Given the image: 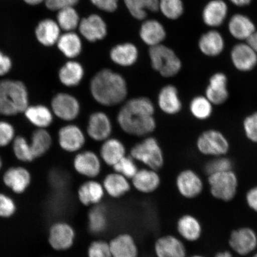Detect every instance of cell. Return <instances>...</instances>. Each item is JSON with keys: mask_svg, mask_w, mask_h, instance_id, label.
I'll list each match as a JSON object with an SVG mask.
<instances>
[{"mask_svg": "<svg viewBox=\"0 0 257 257\" xmlns=\"http://www.w3.org/2000/svg\"><path fill=\"white\" fill-rule=\"evenodd\" d=\"M138 50L136 46L130 43L118 45L111 51L112 62L123 67L133 65L138 59Z\"/></svg>", "mask_w": 257, "mask_h": 257, "instance_id": "obj_35", "label": "cell"}, {"mask_svg": "<svg viewBox=\"0 0 257 257\" xmlns=\"http://www.w3.org/2000/svg\"><path fill=\"white\" fill-rule=\"evenodd\" d=\"M73 167L79 175L87 179H95L101 174L102 162L98 154L92 150H84L76 153Z\"/></svg>", "mask_w": 257, "mask_h": 257, "instance_id": "obj_8", "label": "cell"}, {"mask_svg": "<svg viewBox=\"0 0 257 257\" xmlns=\"http://www.w3.org/2000/svg\"><path fill=\"white\" fill-rule=\"evenodd\" d=\"M58 47L67 57H76L82 50V43L78 35L72 32H67L60 35L57 41Z\"/></svg>", "mask_w": 257, "mask_h": 257, "instance_id": "obj_37", "label": "cell"}, {"mask_svg": "<svg viewBox=\"0 0 257 257\" xmlns=\"http://www.w3.org/2000/svg\"><path fill=\"white\" fill-rule=\"evenodd\" d=\"M132 186L143 194H151L156 192L162 184L159 171L150 168L139 169L131 180Z\"/></svg>", "mask_w": 257, "mask_h": 257, "instance_id": "obj_17", "label": "cell"}, {"mask_svg": "<svg viewBox=\"0 0 257 257\" xmlns=\"http://www.w3.org/2000/svg\"><path fill=\"white\" fill-rule=\"evenodd\" d=\"M197 149L201 153L207 156H223L229 150L226 138L220 132L208 130L198 138Z\"/></svg>", "mask_w": 257, "mask_h": 257, "instance_id": "obj_9", "label": "cell"}, {"mask_svg": "<svg viewBox=\"0 0 257 257\" xmlns=\"http://www.w3.org/2000/svg\"><path fill=\"white\" fill-rule=\"evenodd\" d=\"M199 47L205 55L214 57L219 55L224 47L223 38L219 32L210 31L204 34L199 41Z\"/></svg>", "mask_w": 257, "mask_h": 257, "instance_id": "obj_33", "label": "cell"}, {"mask_svg": "<svg viewBox=\"0 0 257 257\" xmlns=\"http://www.w3.org/2000/svg\"><path fill=\"white\" fill-rule=\"evenodd\" d=\"M232 162L229 159L223 157H217L209 161L205 165V172L210 176L214 173L230 171L232 169Z\"/></svg>", "mask_w": 257, "mask_h": 257, "instance_id": "obj_45", "label": "cell"}, {"mask_svg": "<svg viewBox=\"0 0 257 257\" xmlns=\"http://www.w3.org/2000/svg\"><path fill=\"white\" fill-rule=\"evenodd\" d=\"M86 253L88 257H112L109 242L102 239L91 241Z\"/></svg>", "mask_w": 257, "mask_h": 257, "instance_id": "obj_44", "label": "cell"}, {"mask_svg": "<svg viewBox=\"0 0 257 257\" xmlns=\"http://www.w3.org/2000/svg\"><path fill=\"white\" fill-rule=\"evenodd\" d=\"M230 1L237 6H245L248 5L252 0H230Z\"/></svg>", "mask_w": 257, "mask_h": 257, "instance_id": "obj_54", "label": "cell"}, {"mask_svg": "<svg viewBox=\"0 0 257 257\" xmlns=\"http://www.w3.org/2000/svg\"><path fill=\"white\" fill-rule=\"evenodd\" d=\"M16 207L13 199L5 194L0 193V217L8 218L15 213Z\"/></svg>", "mask_w": 257, "mask_h": 257, "instance_id": "obj_48", "label": "cell"}, {"mask_svg": "<svg viewBox=\"0 0 257 257\" xmlns=\"http://www.w3.org/2000/svg\"><path fill=\"white\" fill-rule=\"evenodd\" d=\"M31 180L30 171L22 166L9 168L3 177L5 185L18 194H22L27 190L31 184Z\"/></svg>", "mask_w": 257, "mask_h": 257, "instance_id": "obj_20", "label": "cell"}, {"mask_svg": "<svg viewBox=\"0 0 257 257\" xmlns=\"http://www.w3.org/2000/svg\"><path fill=\"white\" fill-rule=\"evenodd\" d=\"M89 92L94 101L104 107H113L127 99L126 80L118 73L105 69L96 73L89 83Z\"/></svg>", "mask_w": 257, "mask_h": 257, "instance_id": "obj_2", "label": "cell"}, {"mask_svg": "<svg viewBox=\"0 0 257 257\" xmlns=\"http://www.w3.org/2000/svg\"><path fill=\"white\" fill-rule=\"evenodd\" d=\"M215 257H233L231 253L229 251H223L217 253Z\"/></svg>", "mask_w": 257, "mask_h": 257, "instance_id": "obj_55", "label": "cell"}, {"mask_svg": "<svg viewBox=\"0 0 257 257\" xmlns=\"http://www.w3.org/2000/svg\"><path fill=\"white\" fill-rule=\"evenodd\" d=\"M43 1L44 0H24V2L30 5H37Z\"/></svg>", "mask_w": 257, "mask_h": 257, "instance_id": "obj_56", "label": "cell"}, {"mask_svg": "<svg viewBox=\"0 0 257 257\" xmlns=\"http://www.w3.org/2000/svg\"><path fill=\"white\" fill-rule=\"evenodd\" d=\"M141 38L151 47L158 46L165 40L166 32L162 24L155 20L145 22L140 31Z\"/></svg>", "mask_w": 257, "mask_h": 257, "instance_id": "obj_34", "label": "cell"}, {"mask_svg": "<svg viewBox=\"0 0 257 257\" xmlns=\"http://www.w3.org/2000/svg\"><path fill=\"white\" fill-rule=\"evenodd\" d=\"M15 128L9 122L0 120V147H5L14 142Z\"/></svg>", "mask_w": 257, "mask_h": 257, "instance_id": "obj_46", "label": "cell"}, {"mask_svg": "<svg viewBox=\"0 0 257 257\" xmlns=\"http://www.w3.org/2000/svg\"><path fill=\"white\" fill-rule=\"evenodd\" d=\"M229 30L236 39L247 40L255 32L254 24L247 16L236 14L230 19Z\"/></svg>", "mask_w": 257, "mask_h": 257, "instance_id": "obj_32", "label": "cell"}, {"mask_svg": "<svg viewBox=\"0 0 257 257\" xmlns=\"http://www.w3.org/2000/svg\"><path fill=\"white\" fill-rule=\"evenodd\" d=\"M108 242L112 257H139V246L136 238L130 233H118Z\"/></svg>", "mask_w": 257, "mask_h": 257, "instance_id": "obj_19", "label": "cell"}, {"mask_svg": "<svg viewBox=\"0 0 257 257\" xmlns=\"http://www.w3.org/2000/svg\"><path fill=\"white\" fill-rule=\"evenodd\" d=\"M243 130L247 138L252 142L257 143V112L245 118Z\"/></svg>", "mask_w": 257, "mask_h": 257, "instance_id": "obj_47", "label": "cell"}, {"mask_svg": "<svg viewBox=\"0 0 257 257\" xmlns=\"http://www.w3.org/2000/svg\"><path fill=\"white\" fill-rule=\"evenodd\" d=\"M79 0H46V5L51 11H60L61 10L73 8Z\"/></svg>", "mask_w": 257, "mask_h": 257, "instance_id": "obj_49", "label": "cell"}, {"mask_svg": "<svg viewBox=\"0 0 257 257\" xmlns=\"http://www.w3.org/2000/svg\"><path fill=\"white\" fill-rule=\"evenodd\" d=\"M227 84V77L223 73H216L211 77L205 96L212 104H222L227 100L229 97Z\"/></svg>", "mask_w": 257, "mask_h": 257, "instance_id": "obj_24", "label": "cell"}, {"mask_svg": "<svg viewBox=\"0 0 257 257\" xmlns=\"http://www.w3.org/2000/svg\"><path fill=\"white\" fill-rule=\"evenodd\" d=\"M84 75V69L81 64L75 61H70L61 67L59 79L66 87L74 88L80 84Z\"/></svg>", "mask_w": 257, "mask_h": 257, "instance_id": "obj_29", "label": "cell"}, {"mask_svg": "<svg viewBox=\"0 0 257 257\" xmlns=\"http://www.w3.org/2000/svg\"><path fill=\"white\" fill-rule=\"evenodd\" d=\"M13 144V152L16 158L22 162L31 163L35 159L30 143L27 138L22 136L16 137Z\"/></svg>", "mask_w": 257, "mask_h": 257, "instance_id": "obj_40", "label": "cell"}, {"mask_svg": "<svg viewBox=\"0 0 257 257\" xmlns=\"http://www.w3.org/2000/svg\"><path fill=\"white\" fill-rule=\"evenodd\" d=\"M208 183L212 195L218 200L229 201L235 197L238 181L232 170L209 176Z\"/></svg>", "mask_w": 257, "mask_h": 257, "instance_id": "obj_6", "label": "cell"}, {"mask_svg": "<svg viewBox=\"0 0 257 257\" xmlns=\"http://www.w3.org/2000/svg\"><path fill=\"white\" fill-rule=\"evenodd\" d=\"M190 257H204V256H202L201 255H192Z\"/></svg>", "mask_w": 257, "mask_h": 257, "instance_id": "obj_58", "label": "cell"}, {"mask_svg": "<svg viewBox=\"0 0 257 257\" xmlns=\"http://www.w3.org/2000/svg\"><path fill=\"white\" fill-rule=\"evenodd\" d=\"M156 110L155 104L147 96L127 99L117 112V123L128 136L140 138L152 136L157 126Z\"/></svg>", "mask_w": 257, "mask_h": 257, "instance_id": "obj_1", "label": "cell"}, {"mask_svg": "<svg viewBox=\"0 0 257 257\" xmlns=\"http://www.w3.org/2000/svg\"><path fill=\"white\" fill-rule=\"evenodd\" d=\"M159 9L166 17L170 19H176L184 12L182 0H160Z\"/></svg>", "mask_w": 257, "mask_h": 257, "instance_id": "obj_43", "label": "cell"}, {"mask_svg": "<svg viewBox=\"0 0 257 257\" xmlns=\"http://www.w3.org/2000/svg\"><path fill=\"white\" fill-rule=\"evenodd\" d=\"M114 172L119 173L130 181L136 175L139 170L137 165V162L130 154H127L119 162L112 167Z\"/></svg>", "mask_w": 257, "mask_h": 257, "instance_id": "obj_42", "label": "cell"}, {"mask_svg": "<svg viewBox=\"0 0 257 257\" xmlns=\"http://www.w3.org/2000/svg\"><path fill=\"white\" fill-rule=\"evenodd\" d=\"M109 218L107 210L101 204L92 207L88 213V229L94 235L104 233L108 229Z\"/></svg>", "mask_w": 257, "mask_h": 257, "instance_id": "obj_30", "label": "cell"}, {"mask_svg": "<svg viewBox=\"0 0 257 257\" xmlns=\"http://www.w3.org/2000/svg\"><path fill=\"white\" fill-rule=\"evenodd\" d=\"M156 257H187V250L181 239L173 234L158 237L154 244Z\"/></svg>", "mask_w": 257, "mask_h": 257, "instance_id": "obj_14", "label": "cell"}, {"mask_svg": "<svg viewBox=\"0 0 257 257\" xmlns=\"http://www.w3.org/2000/svg\"><path fill=\"white\" fill-rule=\"evenodd\" d=\"M246 41L249 46L257 54V32L255 31Z\"/></svg>", "mask_w": 257, "mask_h": 257, "instance_id": "obj_53", "label": "cell"}, {"mask_svg": "<svg viewBox=\"0 0 257 257\" xmlns=\"http://www.w3.org/2000/svg\"><path fill=\"white\" fill-rule=\"evenodd\" d=\"M113 130L111 118L102 111H96L89 115L86 134L90 139L102 143L111 137Z\"/></svg>", "mask_w": 257, "mask_h": 257, "instance_id": "obj_11", "label": "cell"}, {"mask_svg": "<svg viewBox=\"0 0 257 257\" xmlns=\"http://www.w3.org/2000/svg\"><path fill=\"white\" fill-rule=\"evenodd\" d=\"M176 230L182 239L188 242H195L200 238L201 224L197 218L191 214H184L176 222Z\"/></svg>", "mask_w": 257, "mask_h": 257, "instance_id": "obj_26", "label": "cell"}, {"mask_svg": "<svg viewBox=\"0 0 257 257\" xmlns=\"http://www.w3.org/2000/svg\"><path fill=\"white\" fill-rule=\"evenodd\" d=\"M179 194L186 199H194L201 194L203 183L197 173L191 169L182 170L176 178Z\"/></svg>", "mask_w": 257, "mask_h": 257, "instance_id": "obj_13", "label": "cell"}, {"mask_svg": "<svg viewBox=\"0 0 257 257\" xmlns=\"http://www.w3.org/2000/svg\"><path fill=\"white\" fill-rule=\"evenodd\" d=\"M229 245L232 249L240 255H246L257 247L256 233L249 227H242L234 230L231 233Z\"/></svg>", "mask_w": 257, "mask_h": 257, "instance_id": "obj_15", "label": "cell"}, {"mask_svg": "<svg viewBox=\"0 0 257 257\" xmlns=\"http://www.w3.org/2000/svg\"><path fill=\"white\" fill-rule=\"evenodd\" d=\"M130 155L137 162L147 168L159 171L165 163V157L159 141L152 136L143 139L131 148Z\"/></svg>", "mask_w": 257, "mask_h": 257, "instance_id": "obj_4", "label": "cell"}, {"mask_svg": "<svg viewBox=\"0 0 257 257\" xmlns=\"http://www.w3.org/2000/svg\"><path fill=\"white\" fill-rule=\"evenodd\" d=\"M157 103L160 110L166 115H174L182 109V102L178 88L169 84L160 89L157 97Z\"/></svg>", "mask_w": 257, "mask_h": 257, "instance_id": "obj_18", "label": "cell"}, {"mask_svg": "<svg viewBox=\"0 0 257 257\" xmlns=\"http://www.w3.org/2000/svg\"><path fill=\"white\" fill-rule=\"evenodd\" d=\"M57 18L60 29L67 32H72L79 25V15L73 8L61 10Z\"/></svg>", "mask_w": 257, "mask_h": 257, "instance_id": "obj_41", "label": "cell"}, {"mask_svg": "<svg viewBox=\"0 0 257 257\" xmlns=\"http://www.w3.org/2000/svg\"><path fill=\"white\" fill-rule=\"evenodd\" d=\"M105 195L102 183L96 179H87L79 186L77 197L80 204L92 207L101 204Z\"/></svg>", "mask_w": 257, "mask_h": 257, "instance_id": "obj_16", "label": "cell"}, {"mask_svg": "<svg viewBox=\"0 0 257 257\" xmlns=\"http://www.w3.org/2000/svg\"><path fill=\"white\" fill-rule=\"evenodd\" d=\"M98 154L102 162L112 168L127 155L126 147L120 140L110 137L101 143Z\"/></svg>", "mask_w": 257, "mask_h": 257, "instance_id": "obj_21", "label": "cell"}, {"mask_svg": "<svg viewBox=\"0 0 257 257\" xmlns=\"http://www.w3.org/2000/svg\"><path fill=\"white\" fill-rule=\"evenodd\" d=\"M150 57L153 68L165 78H172L181 69L182 63L174 52L163 46L151 47Z\"/></svg>", "mask_w": 257, "mask_h": 257, "instance_id": "obj_5", "label": "cell"}, {"mask_svg": "<svg viewBox=\"0 0 257 257\" xmlns=\"http://www.w3.org/2000/svg\"><path fill=\"white\" fill-rule=\"evenodd\" d=\"M227 12L226 3L222 0H213L205 6L202 12V19L208 27H219L226 19Z\"/></svg>", "mask_w": 257, "mask_h": 257, "instance_id": "obj_28", "label": "cell"}, {"mask_svg": "<svg viewBox=\"0 0 257 257\" xmlns=\"http://www.w3.org/2000/svg\"><path fill=\"white\" fill-rule=\"evenodd\" d=\"M12 67L11 59L0 51V76L7 75L11 71Z\"/></svg>", "mask_w": 257, "mask_h": 257, "instance_id": "obj_51", "label": "cell"}, {"mask_svg": "<svg viewBox=\"0 0 257 257\" xmlns=\"http://www.w3.org/2000/svg\"><path fill=\"white\" fill-rule=\"evenodd\" d=\"M76 231L71 224L59 221L50 227L48 241L54 249L64 251L71 248L75 243Z\"/></svg>", "mask_w": 257, "mask_h": 257, "instance_id": "obj_12", "label": "cell"}, {"mask_svg": "<svg viewBox=\"0 0 257 257\" xmlns=\"http://www.w3.org/2000/svg\"><path fill=\"white\" fill-rule=\"evenodd\" d=\"M35 34L41 44L47 47L52 46L59 39L60 28L52 19H45L38 24Z\"/></svg>", "mask_w": 257, "mask_h": 257, "instance_id": "obj_31", "label": "cell"}, {"mask_svg": "<svg viewBox=\"0 0 257 257\" xmlns=\"http://www.w3.org/2000/svg\"><path fill=\"white\" fill-rule=\"evenodd\" d=\"M30 105V95L24 83L19 80H0V115L15 116L24 113Z\"/></svg>", "mask_w": 257, "mask_h": 257, "instance_id": "obj_3", "label": "cell"}, {"mask_svg": "<svg viewBox=\"0 0 257 257\" xmlns=\"http://www.w3.org/2000/svg\"><path fill=\"white\" fill-rule=\"evenodd\" d=\"M24 113L28 121L37 128H47L53 123L54 115L46 105H29Z\"/></svg>", "mask_w": 257, "mask_h": 257, "instance_id": "obj_27", "label": "cell"}, {"mask_svg": "<svg viewBox=\"0 0 257 257\" xmlns=\"http://www.w3.org/2000/svg\"><path fill=\"white\" fill-rule=\"evenodd\" d=\"M160 0H124L128 11L132 15L139 20L146 17V9L152 12L159 10Z\"/></svg>", "mask_w": 257, "mask_h": 257, "instance_id": "obj_38", "label": "cell"}, {"mask_svg": "<svg viewBox=\"0 0 257 257\" xmlns=\"http://www.w3.org/2000/svg\"><path fill=\"white\" fill-rule=\"evenodd\" d=\"M3 167V160L2 159V157H0V170H1Z\"/></svg>", "mask_w": 257, "mask_h": 257, "instance_id": "obj_57", "label": "cell"}, {"mask_svg": "<svg viewBox=\"0 0 257 257\" xmlns=\"http://www.w3.org/2000/svg\"><path fill=\"white\" fill-rule=\"evenodd\" d=\"M58 142L64 152L78 153L81 152L86 143V134L75 124L69 123L60 128Z\"/></svg>", "mask_w": 257, "mask_h": 257, "instance_id": "obj_10", "label": "cell"}, {"mask_svg": "<svg viewBox=\"0 0 257 257\" xmlns=\"http://www.w3.org/2000/svg\"><path fill=\"white\" fill-rule=\"evenodd\" d=\"M30 146L35 159L40 158L51 149L52 137L46 128H37L32 133Z\"/></svg>", "mask_w": 257, "mask_h": 257, "instance_id": "obj_36", "label": "cell"}, {"mask_svg": "<svg viewBox=\"0 0 257 257\" xmlns=\"http://www.w3.org/2000/svg\"><path fill=\"white\" fill-rule=\"evenodd\" d=\"M79 31L89 41L103 39L107 34V27L102 19L96 15L83 19L79 25Z\"/></svg>", "mask_w": 257, "mask_h": 257, "instance_id": "obj_25", "label": "cell"}, {"mask_svg": "<svg viewBox=\"0 0 257 257\" xmlns=\"http://www.w3.org/2000/svg\"><path fill=\"white\" fill-rule=\"evenodd\" d=\"M253 257H257V253H255V254L253 255Z\"/></svg>", "mask_w": 257, "mask_h": 257, "instance_id": "obj_59", "label": "cell"}, {"mask_svg": "<svg viewBox=\"0 0 257 257\" xmlns=\"http://www.w3.org/2000/svg\"><path fill=\"white\" fill-rule=\"evenodd\" d=\"M101 183L105 195L115 200L124 197L133 188L130 179L114 171L106 175Z\"/></svg>", "mask_w": 257, "mask_h": 257, "instance_id": "obj_22", "label": "cell"}, {"mask_svg": "<svg viewBox=\"0 0 257 257\" xmlns=\"http://www.w3.org/2000/svg\"><path fill=\"white\" fill-rule=\"evenodd\" d=\"M96 7L108 12H114L117 8L118 0H91Z\"/></svg>", "mask_w": 257, "mask_h": 257, "instance_id": "obj_50", "label": "cell"}, {"mask_svg": "<svg viewBox=\"0 0 257 257\" xmlns=\"http://www.w3.org/2000/svg\"><path fill=\"white\" fill-rule=\"evenodd\" d=\"M231 59L237 70L248 72L256 65L257 54L248 43H241L233 48L231 52Z\"/></svg>", "mask_w": 257, "mask_h": 257, "instance_id": "obj_23", "label": "cell"}, {"mask_svg": "<svg viewBox=\"0 0 257 257\" xmlns=\"http://www.w3.org/2000/svg\"><path fill=\"white\" fill-rule=\"evenodd\" d=\"M189 110L195 118L198 120H205L210 117L213 107L211 102L206 96H197L192 99L189 104Z\"/></svg>", "mask_w": 257, "mask_h": 257, "instance_id": "obj_39", "label": "cell"}, {"mask_svg": "<svg viewBox=\"0 0 257 257\" xmlns=\"http://www.w3.org/2000/svg\"><path fill=\"white\" fill-rule=\"evenodd\" d=\"M51 109L54 116L71 123L79 116L81 104L75 96L67 92H59L51 101Z\"/></svg>", "mask_w": 257, "mask_h": 257, "instance_id": "obj_7", "label": "cell"}, {"mask_svg": "<svg viewBox=\"0 0 257 257\" xmlns=\"http://www.w3.org/2000/svg\"><path fill=\"white\" fill-rule=\"evenodd\" d=\"M246 200L248 206L252 210L257 212V186L249 189L247 192Z\"/></svg>", "mask_w": 257, "mask_h": 257, "instance_id": "obj_52", "label": "cell"}]
</instances>
